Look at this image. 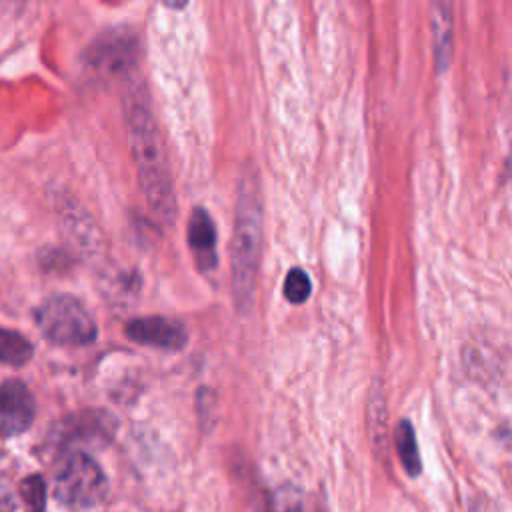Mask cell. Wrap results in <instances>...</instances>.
Masks as SVG:
<instances>
[{
  "label": "cell",
  "instance_id": "6da1fadb",
  "mask_svg": "<svg viewBox=\"0 0 512 512\" xmlns=\"http://www.w3.org/2000/svg\"><path fill=\"white\" fill-rule=\"evenodd\" d=\"M126 128L142 194L152 212L170 224L176 216V198L168 156L142 90H136L128 96Z\"/></svg>",
  "mask_w": 512,
  "mask_h": 512
},
{
  "label": "cell",
  "instance_id": "7a4b0ae2",
  "mask_svg": "<svg viewBox=\"0 0 512 512\" xmlns=\"http://www.w3.org/2000/svg\"><path fill=\"white\" fill-rule=\"evenodd\" d=\"M262 250V202L258 180L244 176L238 190L234 234L230 244L232 294L240 310L250 308Z\"/></svg>",
  "mask_w": 512,
  "mask_h": 512
},
{
  "label": "cell",
  "instance_id": "3957f363",
  "mask_svg": "<svg viewBox=\"0 0 512 512\" xmlns=\"http://www.w3.org/2000/svg\"><path fill=\"white\" fill-rule=\"evenodd\" d=\"M36 324L44 338L58 346H86L98 336L94 318L70 294L48 296L36 310Z\"/></svg>",
  "mask_w": 512,
  "mask_h": 512
},
{
  "label": "cell",
  "instance_id": "277c9868",
  "mask_svg": "<svg viewBox=\"0 0 512 512\" xmlns=\"http://www.w3.org/2000/svg\"><path fill=\"white\" fill-rule=\"evenodd\" d=\"M108 490L102 468L86 454L68 456L54 478V494L66 506H94Z\"/></svg>",
  "mask_w": 512,
  "mask_h": 512
},
{
  "label": "cell",
  "instance_id": "5b68a950",
  "mask_svg": "<svg viewBox=\"0 0 512 512\" xmlns=\"http://www.w3.org/2000/svg\"><path fill=\"white\" fill-rule=\"evenodd\" d=\"M126 338L162 350H180L188 342L186 326L178 320L164 318V316H146L134 318L124 326Z\"/></svg>",
  "mask_w": 512,
  "mask_h": 512
},
{
  "label": "cell",
  "instance_id": "8992f818",
  "mask_svg": "<svg viewBox=\"0 0 512 512\" xmlns=\"http://www.w3.org/2000/svg\"><path fill=\"white\" fill-rule=\"evenodd\" d=\"M36 414L34 396L20 380L0 384V436H16L32 424Z\"/></svg>",
  "mask_w": 512,
  "mask_h": 512
},
{
  "label": "cell",
  "instance_id": "52a82bcc",
  "mask_svg": "<svg viewBox=\"0 0 512 512\" xmlns=\"http://www.w3.org/2000/svg\"><path fill=\"white\" fill-rule=\"evenodd\" d=\"M188 246L194 254V260L200 270L210 272L218 264V252H216V226L212 216L204 208H194L188 218L186 228Z\"/></svg>",
  "mask_w": 512,
  "mask_h": 512
},
{
  "label": "cell",
  "instance_id": "ba28073f",
  "mask_svg": "<svg viewBox=\"0 0 512 512\" xmlns=\"http://www.w3.org/2000/svg\"><path fill=\"white\" fill-rule=\"evenodd\" d=\"M138 54V46L132 34L112 32L92 48V64L108 74L126 72Z\"/></svg>",
  "mask_w": 512,
  "mask_h": 512
},
{
  "label": "cell",
  "instance_id": "9c48e42d",
  "mask_svg": "<svg viewBox=\"0 0 512 512\" xmlns=\"http://www.w3.org/2000/svg\"><path fill=\"white\" fill-rule=\"evenodd\" d=\"M394 440H396L398 458H400L404 470H406L410 476H418L420 470H422V464H420L416 434H414V428H412V424H410L408 420H402V422L396 426Z\"/></svg>",
  "mask_w": 512,
  "mask_h": 512
},
{
  "label": "cell",
  "instance_id": "30bf717a",
  "mask_svg": "<svg viewBox=\"0 0 512 512\" xmlns=\"http://www.w3.org/2000/svg\"><path fill=\"white\" fill-rule=\"evenodd\" d=\"M32 358V344L14 330L0 328V362L22 366Z\"/></svg>",
  "mask_w": 512,
  "mask_h": 512
},
{
  "label": "cell",
  "instance_id": "8fae6325",
  "mask_svg": "<svg viewBox=\"0 0 512 512\" xmlns=\"http://www.w3.org/2000/svg\"><path fill=\"white\" fill-rule=\"evenodd\" d=\"M312 290L310 278L302 268H292L284 278V296L292 304H302L308 300Z\"/></svg>",
  "mask_w": 512,
  "mask_h": 512
},
{
  "label": "cell",
  "instance_id": "7c38bea8",
  "mask_svg": "<svg viewBox=\"0 0 512 512\" xmlns=\"http://www.w3.org/2000/svg\"><path fill=\"white\" fill-rule=\"evenodd\" d=\"M22 496L26 498L32 512H42L44 510V482H42V478H38V476L28 478L22 484Z\"/></svg>",
  "mask_w": 512,
  "mask_h": 512
},
{
  "label": "cell",
  "instance_id": "4fadbf2b",
  "mask_svg": "<svg viewBox=\"0 0 512 512\" xmlns=\"http://www.w3.org/2000/svg\"><path fill=\"white\" fill-rule=\"evenodd\" d=\"M0 512H14V498L4 486H0Z\"/></svg>",
  "mask_w": 512,
  "mask_h": 512
}]
</instances>
